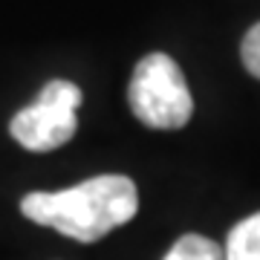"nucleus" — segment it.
Here are the masks:
<instances>
[{
  "mask_svg": "<svg viewBox=\"0 0 260 260\" xmlns=\"http://www.w3.org/2000/svg\"><path fill=\"white\" fill-rule=\"evenodd\" d=\"M20 211L26 220L49 225L70 240L95 243L136 217L139 194L130 177L104 174L64 191H32L20 200Z\"/></svg>",
  "mask_w": 260,
  "mask_h": 260,
  "instance_id": "obj_1",
  "label": "nucleus"
},
{
  "mask_svg": "<svg viewBox=\"0 0 260 260\" xmlns=\"http://www.w3.org/2000/svg\"><path fill=\"white\" fill-rule=\"evenodd\" d=\"M127 102L133 116L156 130L185 127L194 99L179 64L165 52H150L136 64L127 87Z\"/></svg>",
  "mask_w": 260,
  "mask_h": 260,
  "instance_id": "obj_2",
  "label": "nucleus"
},
{
  "mask_svg": "<svg viewBox=\"0 0 260 260\" xmlns=\"http://www.w3.org/2000/svg\"><path fill=\"white\" fill-rule=\"evenodd\" d=\"M78 107H81V90L73 81H47L35 102L15 113L9 124L12 139L20 148L47 153L75 136L78 130Z\"/></svg>",
  "mask_w": 260,
  "mask_h": 260,
  "instance_id": "obj_3",
  "label": "nucleus"
},
{
  "mask_svg": "<svg viewBox=\"0 0 260 260\" xmlns=\"http://www.w3.org/2000/svg\"><path fill=\"white\" fill-rule=\"evenodd\" d=\"M223 254L225 260H260V211L234 225Z\"/></svg>",
  "mask_w": 260,
  "mask_h": 260,
  "instance_id": "obj_4",
  "label": "nucleus"
},
{
  "mask_svg": "<svg viewBox=\"0 0 260 260\" xmlns=\"http://www.w3.org/2000/svg\"><path fill=\"white\" fill-rule=\"evenodd\" d=\"M162 260H225L223 249L203 234H182Z\"/></svg>",
  "mask_w": 260,
  "mask_h": 260,
  "instance_id": "obj_5",
  "label": "nucleus"
},
{
  "mask_svg": "<svg viewBox=\"0 0 260 260\" xmlns=\"http://www.w3.org/2000/svg\"><path fill=\"white\" fill-rule=\"evenodd\" d=\"M240 55H243V67L254 78H260V20L246 32V38H243V44H240Z\"/></svg>",
  "mask_w": 260,
  "mask_h": 260,
  "instance_id": "obj_6",
  "label": "nucleus"
}]
</instances>
